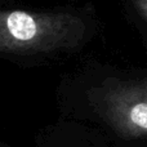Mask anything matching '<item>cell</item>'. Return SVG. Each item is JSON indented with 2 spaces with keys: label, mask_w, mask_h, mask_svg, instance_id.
Listing matches in <instances>:
<instances>
[{
  "label": "cell",
  "mask_w": 147,
  "mask_h": 147,
  "mask_svg": "<svg viewBox=\"0 0 147 147\" xmlns=\"http://www.w3.org/2000/svg\"><path fill=\"white\" fill-rule=\"evenodd\" d=\"M133 4L147 23V0H133Z\"/></svg>",
  "instance_id": "3"
},
{
  "label": "cell",
  "mask_w": 147,
  "mask_h": 147,
  "mask_svg": "<svg viewBox=\"0 0 147 147\" xmlns=\"http://www.w3.org/2000/svg\"><path fill=\"white\" fill-rule=\"evenodd\" d=\"M99 102L103 116L120 136L147 140V92L141 81L107 80Z\"/></svg>",
  "instance_id": "2"
},
{
  "label": "cell",
  "mask_w": 147,
  "mask_h": 147,
  "mask_svg": "<svg viewBox=\"0 0 147 147\" xmlns=\"http://www.w3.org/2000/svg\"><path fill=\"white\" fill-rule=\"evenodd\" d=\"M83 23L69 13L0 9V53H51L76 45Z\"/></svg>",
  "instance_id": "1"
},
{
  "label": "cell",
  "mask_w": 147,
  "mask_h": 147,
  "mask_svg": "<svg viewBox=\"0 0 147 147\" xmlns=\"http://www.w3.org/2000/svg\"><path fill=\"white\" fill-rule=\"evenodd\" d=\"M141 84H142V86L146 89V92H147V78L146 79H142V80H141Z\"/></svg>",
  "instance_id": "4"
}]
</instances>
